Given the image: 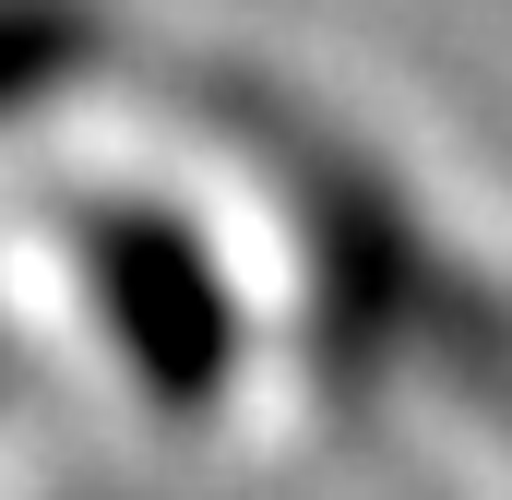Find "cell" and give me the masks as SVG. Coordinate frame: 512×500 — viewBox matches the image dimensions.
Masks as SVG:
<instances>
[{"mask_svg": "<svg viewBox=\"0 0 512 500\" xmlns=\"http://www.w3.org/2000/svg\"><path fill=\"white\" fill-rule=\"evenodd\" d=\"M72 250H84V286L108 310V346L155 393H215V370L239 358V322H227V286L191 227H167L155 203H72Z\"/></svg>", "mask_w": 512, "mask_h": 500, "instance_id": "obj_1", "label": "cell"}, {"mask_svg": "<svg viewBox=\"0 0 512 500\" xmlns=\"http://www.w3.org/2000/svg\"><path fill=\"white\" fill-rule=\"evenodd\" d=\"M84 48H96V24H84L72 0H0V108H24V96L72 84V72H84Z\"/></svg>", "mask_w": 512, "mask_h": 500, "instance_id": "obj_2", "label": "cell"}]
</instances>
